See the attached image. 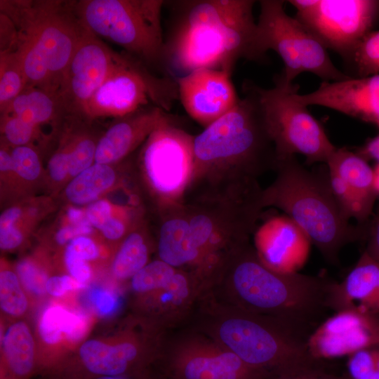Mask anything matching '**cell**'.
<instances>
[{"instance_id": "16", "label": "cell", "mask_w": 379, "mask_h": 379, "mask_svg": "<svg viewBox=\"0 0 379 379\" xmlns=\"http://www.w3.org/2000/svg\"><path fill=\"white\" fill-rule=\"evenodd\" d=\"M230 75L223 69L199 68L175 79L182 106L204 128L228 113L239 100Z\"/></svg>"}, {"instance_id": "53", "label": "cell", "mask_w": 379, "mask_h": 379, "mask_svg": "<svg viewBox=\"0 0 379 379\" xmlns=\"http://www.w3.org/2000/svg\"><path fill=\"white\" fill-rule=\"evenodd\" d=\"M92 379H147L140 375H138L135 378L133 375L131 378H129L128 375H121V376H99L93 378Z\"/></svg>"}, {"instance_id": "43", "label": "cell", "mask_w": 379, "mask_h": 379, "mask_svg": "<svg viewBox=\"0 0 379 379\" xmlns=\"http://www.w3.org/2000/svg\"><path fill=\"white\" fill-rule=\"evenodd\" d=\"M92 231V225L87 219L79 224L61 228L57 232L55 239L59 244H65L81 235L90 234Z\"/></svg>"}, {"instance_id": "48", "label": "cell", "mask_w": 379, "mask_h": 379, "mask_svg": "<svg viewBox=\"0 0 379 379\" xmlns=\"http://www.w3.org/2000/svg\"><path fill=\"white\" fill-rule=\"evenodd\" d=\"M125 230L126 227L124 223L112 217L101 230L105 237L112 240L121 238L124 235Z\"/></svg>"}, {"instance_id": "27", "label": "cell", "mask_w": 379, "mask_h": 379, "mask_svg": "<svg viewBox=\"0 0 379 379\" xmlns=\"http://www.w3.org/2000/svg\"><path fill=\"white\" fill-rule=\"evenodd\" d=\"M115 177L109 165L95 163L75 176L66 188V196L77 204L91 202L113 185Z\"/></svg>"}, {"instance_id": "40", "label": "cell", "mask_w": 379, "mask_h": 379, "mask_svg": "<svg viewBox=\"0 0 379 379\" xmlns=\"http://www.w3.org/2000/svg\"><path fill=\"white\" fill-rule=\"evenodd\" d=\"M84 286V284H81L72 277L67 275L55 276L48 279L46 291L53 296L59 297L68 291L80 288Z\"/></svg>"}, {"instance_id": "46", "label": "cell", "mask_w": 379, "mask_h": 379, "mask_svg": "<svg viewBox=\"0 0 379 379\" xmlns=\"http://www.w3.org/2000/svg\"><path fill=\"white\" fill-rule=\"evenodd\" d=\"M22 241V235L13 224L0 225V247L9 250L18 246Z\"/></svg>"}, {"instance_id": "34", "label": "cell", "mask_w": 379, "mask_h": 379, "mask_svg": "<svg viewBox=\"0 0 379 379\" xmlns=\"http://www.w3.org/2000/svg\"><path fill=\"white\" fill-rule=\"evenodd\" d=\"M13 170L21 178L32 180L41 171L38 155L31 147L22 145L16 147L11 153Z\"/></svg>"}, {"instance_id": "20", "label": "cell", "mask_w": 379, "mask_h": 379, "mask_svg": "<svg viewBox=\"0 0 379 379\" xmlns=\"http://www.w3.org/2000/svg\"><path fill=\"white\" fill-rule=\"evenodd\" d=\"M169 117L157 106H146L121 118L97 143L95 163L108 165L124 158Z\"/></svg>"}, {"instance_id": "1", "label": "cell", "mask_w": 379, "mask_h": 379, "mask_svg": "<svg viewBox=\"0 0 379 379\" xmlns=\"http://www.w3.org/2000/svg\"><path fill=\"white\" fill-rule=\"evenodd\" d=\"M194 136V167L185 197L230 190L274 168V144L253 92Z\"/></svg>"}, {"instance_id": "38", "label": "cell", "mask_w": 379, "mask_h": 379, "mask_svg": "<svg viewBox=\"0 0 379 379\" xmlns=\"http://www.w3.org/2000/svg\"><path fill=\"white\" fill-rule=\"evenodd\" d=\"M65 262L72 277L81 284L86 285L91 277V270L86 260L66 250Z\"/></svg>"}, {"instance_id": "32", "label": "cell", "mask_w": 379, "mask_h": 379, "mask_svg": "<svg viewBox=\"0 0 379 379\" xmlns=\"http://www.w3.org/2000/svg\"><path fill=\"white\" fill-rule=\"evenodd\" d=\"M0 305L5 312L13 316L24 313L27 306L18 278L8 270L0 274Z\"/></svg>"}, {"instance_id": "33", "label": "cell", "mask_w": 379, "mask_h": 379, "mask_svg": "<svg viewBox=\"0 0 379 379\" xmlns=\"http://www.w3.org/2000/svg\"><path fill=\"white\" fill-rule=\"evenodd\" d=\"M97 144L90 138L78 141L67 154L69 162V174L77 176L90 166L95 160Z\"/></svg>"}, {"instance_id": "37", "label": "cell", "mask_w": 379, "mask_h": 379, "mask_svg": "<svg viewBox=\"0 0 379 379\" xmlns=\"http://www.w3.org/2000/svg\"><path fill=\"white\" fill-rule=\"evenodd\" d=\"M34 125L15 116H7L4 126V135L11 144L22 146L31 139Z\"/></svg>"}, {"instance_id": "24", "label": "cell", "mask_w": 379, "mask_h": 379, "mask_svg": "<svg viewBox=\"0 0 379 379\" xmlns=\"http://www.w3.org/2000/svg\"><path fill=\"white\" fill-rule=\"evenodd\" d=\"M59 110L65 109L57 94L41 88H26L4 112L36 126L49 121Z\"/></svg>"}, {"instance_id": "55", "label": "cell", "mask_w": 379, "mask_h": 379, "mask_svg": "<svg viewBox=\"0 0 379 379\" xmlns=\"http://www.w3.org/2000/svg\"><path fill=\"white\" fill-rule=\"evenodd\" d=\"M376 367L379 370V347H376Z\"/></svg>"}, {"instance_id": "13", "label": "cell", "mask_w": 379, "mask_h": 379, "mask_svg": "<svg viewBox=\"0 0 379 379\" xmlns=\"http://www.w3.org/2000/svg\"><path fill=\"white\" fill-rule=\"evenodd\" d=\"M168 379H269L270 372L253 368L214 339L185 338L166 358Z\"/></svg>"}, {"instance_id": "12", "label": "cell", "mask_w": 379, "mask_h": 379, "mask_svg": "<svg viewBox=\"0 0 379 379\" xmlns=\"http://www.w3.org/2000/svg\"><path fill=\"white\" fill-rule=\"evenodd\" d=\"M296 17L328 49L347 62L379 15L376 0H291Z\"/></svg>"}, {"instance_id": "15", "label": "cell", "mask_w": 379, "mask_h": 379, "mask_svg": "<svg viewBox=\"0 0 379 379\" xmlns=\"http://www.w3.org/2000/svg\"><path fill=\"white\" fill-rule=\"evenodd\" d=\"M120 56L88 31L76 48L59 87L58 95L65 110L82 114Z\"/></svg>"}, {"instance_id": "4", "label": "cell", "mask_w": 379, "mask_h": 379, "mask_svg": "<svg viewBox=\"0 0 379 379\" xmlns=\"http://www.w3.org/2000/svg\"><path fill=\"white\" fill-rule=\"evenodd\" d=\"M212 338L247 365L274 376L322 368L307 338L277 319L237 307L214 322Z\"/></svg>"}, {"instance_id": "29", "label": "cell", "mask_w": 379, "mask_h": 379, "mask_svg": "<svg viewBox=\"0 0 379 379\" xmlns=\"http://www.w3.org/2000/svg\"><path fill=\"white\" fill-rule=\"evenodd\" d=\"M27 88V80L15 51L1 52L0 109L4 112L11 102Z\"/></svg>"}, {"instance_id": "10", "label": "cell", "mask_w": 379, "mask_h": 379, "mask_svg": "<svg viewBox=\"0 0 379 379\" xmlns=\"http://www.w3.org/2000/svg\"><path fill=\"white\" fill-rule=\"evenodd\" d=\"M257 22V45L264 57L267 51H275L284 67L280 74L287 84L302 72H310L324 81H343L351 77L338 69L331 61L327 48L297 18L284 11V1H260Z\"/></svg>"}, {"instance_id": "30", "label": "cell", "mask_w": 379, "mask_h": 379, "mask_svg": "<svg viewBox=\"0 0 379 379\" xmlns=\"http://www.w3.org/2000/svg\"><path fill=\"white\" fill-rule=\"evenodd\" d=\"M177 269L159 259L147 263L131 278V286L138 293H154L172 279Z\"/></svg>"}, {"instance_id": "45", "label": "cell", "mask_w": 379, "mask_h": 379, "mask_svg": "<svg viewBox=\"0 0 379 379\" xmlns=\"http://www.w3.org/2000/svg\"><path fill=\"white\" fill-rule=\"evenodd\" d=\"M48 171L51 178L55 181L63 180L69 173L68 157L66 153L59 152L51 158Z\"/></svg>"}, {"instance_id": "23", "label": "cell", "mask_w": 379, "mask_h": 379, "mask_svg": "<svg viewBox=\"0 0 379 379\" xmlns=\"http://www.w3.org/2000/svg\"><path fill=\"white\" fill-rule=\"evenodd\" d=\"M326 164L330 171L345 182L371 217L378 195L375 186L374 171L367 160L359 154L343 147L336 148Z\"/></svg>"}, {"instance_id": "28", "label": "cell", "mask_w": 379, "mask_h": 379, "mask_svg": "<svg viewBox=\"0 0 379 379\" xmlns=\"http://www.w3.org/2000/svg\"><path fill=\"white\" fill-rule=\"evenodd\" d=\"M148 247L138 232L130 233L124 241L113 262L112 270L119 279L132 278L147 264Z\"/></svg>"}, {"instance_id": "8", "label": "cell", "mask_w": 379, "mask_h": 379, "mask_svg": "<svg viewBox=\"0 0 379 379\" xmlns=\"http://www.w3.org/2000/svg\"><path fill=\"white\" fill-rule=\"evenodd\" d=\"M162 0H84L74 3L84 27L124 48L145 66L168 73L161 27Z\"/></svg>"}, {"instance_id": "17", "label": "cell", "mask_w": 379, "mask_h": 379, "mask_svg": "<svg viewBox=\"0 0 379 379\" xmlns=\"http://www.w3.org/2000/svg\"><path fill=\"white\" fill-rule=\"evenodd\" d=\"M295 98L301 104L326 107L379 128V74L324 81L314 91Z\"/></svg>"}, {"instance_id": "22", "label": "cell", "mask_w": 379, "mask_h": 379, "mask_svg": "<svg viewBox=\"0 0 379 379\" xmlns=\"http://www.w3.org/2000/svg\"><path fill=\"white\" fill-rule=\"evenodd\" d=\"M80 361L86 372L99 376L129 375L139 368V350L131 342L108 345L91 340L79 350Z\"/></svg>"}, {"instance_id": "21", "label": "cell", "mask_w": 379, "mask_h": 379, "mask_svg": "<svg viewBox=\"0 0 379 379\" xmlns=\"http://www.w3.org/2000/svg\"><path fill=\"white\" fill-rule=\"evenodd\" d=\"M379 287V262L365 251L345 279L334 281L328 298V307L335 312L355 305L376 312ZM377 313V312H376Z\"/></svg>"}, {"instance_id": "3", "label": "cell", "mask_w": 379, "mask_h": 379, "mask_svg": "<svg viewBox=\"0 0 379 379\" xmlns=\"http://www.w3.org/2000/svg\"><path fill=\"white\" fill-rule=\"evenodd\" d=\"M328 168V167H327ZM277 176L262 190L264 208L282 210L308 236L324 258L338 262L340 250L347 244L367 237L368 225H352L332 191L328 169L309 171L295 157L275 161Z\"/></svg>"}, {"instance_id": "51", "label": "cell", "mask_w": 379, "mask_h": 379, "mask_svg": "<svg viewBox=\"0 0 379 379\" xmlns=\"http://www.w3.org/2000/svg\"><path fill=\"white\" fill-rule=\"evenodd\" d=\"M67 216L72 225L79 224L88 219L86 215L81 210L77 208H69L67 211Z\"/></svg>"}, {"instance_id": "5", "label": "cell", "mask_w": 379, "mask_h": 379, "mask_svg": "<svg viewBox=\"0 0 379 379\" xmlns=\"http://www.w3.org/2000/svg\"><path fill=\"white\" fill-rule=\"evenodd\" d=\"M1 13L18 28L15 51L20 58L46 68L58 93L64 73L88 32L74 7L60 1H1Z\"/></svg>"}, {"instance_id": "54", "label": "cell", "mask_w": 379, "mask_h": 379, "mask_svg": "<svg viewBox=\"0 0 379 379\" xmlns=\"http://www.w3.org/2000/svg\"><path fill=\"white\" fill-rule=\"evenodd\" d=\"M374 171V179H375V189L378 193V195H379V162L375 169Z\"/></svg>"}, {"instance_id": "31", "label": "cell", "mask_w": 379, "mask_h": 379, "mask_svg": "<svg viewBox=\"0 0 379 379\" xmlns=\"http://www.w3.org/2000/svg\"><path fill=\"white\" fill-rule=\"evenodd\" d=\"M347 62L358 77L379 74V30L371 31L362 39Z\"/></svg>"}, {"instance_id": "35", "label": "cell", "mask_w": 379, "mask_h": 379, "mask_svg": "<svg viewBox=\"0 0 379 379\" xmlns=\"http://www.w3.org/2000/svg\"><path fill=\"white\" fill-rule=\"evenodd\" d=\"M347 375L351 379H361L376 367V347L359 350L350 356L347 362Z\"/></svg>"}, {"instance_id": "7", "label": "cell", "mask_w": 379, "mask_h": 379, "mask_svg": "<svg viewBox=\"0 0 379 379\" xmlns=\"http://www.w3.org/2000/svg\"><path fill=\"white\" fill-rule=\"evenodd\" d=\"M257 22L253 11L215 18L192 27L170 30L165 39L166 62L183 75L199 68L226 70L244 58L262 60L257 45ZM172 77V76H171Z\"/></svg>"}, {"instance_id": "19", "label": "cell", "mask_w": 379, "mask_h": 379, "mask_svg": "<svg viewBox=\"0 0 379 379\" xmlns=\"http://www.w3.org/2000/svg\"><path fill=\"white\" fill-rule=\"evenodd\" d=\"M157 250L160 260L187 271L201 281L214 274L192 234L183 205L163 214Z\"/></svg>"}, {"instance_id": "11", "label": "cell", "mask_w": 379, "mask_h": 379, "mask_svg": "<svg viewBox=\"0 0 379 379\" xmlns=\"http://www.w3.org/2000/svg\"><path fill=\"white\" fill-rule=\"evenodd\" d=\"M194 136L174 125L172 117L147 138L141 154L142 170L162 214L183 205L194 167Z\"/></svg>"}, {"instance_id": "56", "label": "cell", "mask_w": 379, "mask_h": 379, "mask_svg": "<svg viewBox=\"0 0 379 379\" xmlns=\"http://www.w3.org/2000/svg\"><path fill=\"white\" fill-rule=\"evenodd\" d=\"M375 312H376L377 313H379V287H378V296H377V302H376Z\"/></svg>"}, {"instance_id": "47", "label": "cell", "mask_w": 379, "mask_h": 379, "mask_svg": "<svg viewBox=\"0 0 379 379\" xmlns=\"http://www.w3.org/2000/svg\"><path fill=\"white\" fill-rule=\"evenodd\" d=\"M91 300L100 314H107L116 307L115 297L109 291L97 289L91 295Z\"/></svg>"}, {"instance_id": "50", "label": "cell", "mask_w": 379, "mask_h": 379, "mask_svg": "<svg viewBox=\"0 0 379 379\" xmlns=\"http://www.w3.org/2000/svg\"><path fill=\"white\" fill-rule=\"evenodd\" d=\"M21 210L16 207H12L5 211L0 217V225L14 224L20 218Z\"/></svg>"}, {"instance_id": "26", "label": "cell", "mask_w": 379, "mask_h": 379, "mask_svg": "<svg viewBox=\"0 0 379 379\" xmlns=\"http://www.w3.org/2000/svg\"><path fill=\"white\" fill-rule=\"evenodd\" d=\"M87 330V319L81 314L72 313L60 306L47 308L43 313L39 333L48 344L58 343L62 333L70 341H78Z\"/></svg>"}, {"instance_id": "41", "label": "cell", "mask_w": 379, "mask_h": 379, "mask_svg": "<svg viewBox=\"0 0 379 379\" xmlns=\"http://www.w3.org/2000/svg\"><path fill=\"white\" fill-rule=\"evenodd\" d=\"M66 250L86 261L95 259L98 256V250L93 241L83 236L72 240Z\"/></svg>"}, {"instance_id": "25", "label": "cell", "mask_w": 379, "mask_h": 379, "mask_svg": "<svg viewBox=\"0 0 379 379\" xmlns=\"http://www.w3.org/2000/svg\"><path fill=\"white\" fill-rule=\"evenodd\" d=\"M3 349L11 372L18 378H26L32 371L34 362V341L27 325L17 322L7 330Z\"/></svg>"}, {"instance_id": "14", "label": "cell", "mask_w": 379, "mask_h": 379, "mask_svg": "<svg viewBox=\"0 0 379 379\" xmlns=\"http://www.w3.org/2000/svg\"><path fill=\"white\" fill-rule=\"evenodd\" d=\"M307 346L319 361L379 347V313L356 304L335 312L312 332Z\"/></svg>"}, {"instance_id": "36", "label": "cell", "mask_w": 379, "mask_h": 379, "mask_svg": "<svg viewBox=\"0 0 379 379\" xmlns=\"http://www.w3.org/2000/svg\"><path fill=\"white\" fill-rule=\"evenodd\" d=\"M18 277L24 286L35 295H42L46 291L48 279L46 274L32 262L24 260L17 265Z\"/></svg>"}, {"instance_id": "6", "label": "cell", "mask_w": 379, "mask_h": 379, "mask_svg": "<svg viewBox=\"0 0 379 379\" xmlns=\"http://www.w3.org/2000/svg\"><path fill=\"white\" fill-rule=\"evenodd\" d=\"M262 190L256 182L185 199L192 234L214 274L234 251L249 242L264 208Z\"/></svg>"}, {"instance_id": "39", "label": "cell", "mask_w": 379, "mask_h": 379, "mask_svg": "<svg viewBox=\"0 0 379 379\" xmlns=\"http://www.w3.org/2000/svg\"><path fill=\"white\" fill-rule=\"evenodd\" d=\"M86 215L91 224L101 230L112 218L110 205L104 200L97 201L88 207Z\"/></svg>"}, {"instance_id": "49", "label": "cell", "mask_w": 379, "mask_h": 379, "mask_svg": "<svg viewBox=\"0 0 379 379\" xmlns=\"http://www.w3.org/2000/svg\"><path fill=\"white\" fill-rule=\"evenodd\" d=\"M358 154L366 160L373 159L379 162V135L370 140Z\"/></svg>"}, {"instance_id": "44", "label": "cell", "mask_w": 379, "mask_h": 379, "mask_svg": "<svg viewBox=\"0 0 379 379\" xmlns=\"http://www.w3.org/2000/svg\"><path fill=\"white\" fill-rule=\"evenodd\" d=\"M366 241L367 244L364 251L379 262V209L368 222Z\"/></svg>"}, {"instance_id": "2", "label": "cell", "mask_w": 379, "mask_h": 379, "mask_svg": "<svg viewBox=\"0 0 379 379\" xmlns=\"http://www.w3.org/2000/svg\"><path fill=\"white\" fill-rule=\"evenodd\" d=\"M225 278L237 307L270 317L309 338V331L329 310L334 280L328 276L275 271L259 258L249 242L234 251L217 278Z\"/></svg>"}, {"instance_id": "9", "label": "cell", "mask_w": 379, "mask_h": 379, "mask_svg": "<svg viewBox=\"0 0 379 379\" xmlns=\"http://www.w3.org/2000/svg\"><path fill=\"white\" fill-rule=\"evenodd\" d=\"M255 94L274 146L276 160L300 154L306 163H327L335 147L321 124L295 95L299 87L277 76L274 86L263 88L245 82Z\"/></svg>"}, {"instance_id": "18", "label": "cell", "mask_w": 379, "mask_h": 379, "mask_svg": "<svg viewBox=\"0 0 379 379\" xmlns=\"http://www.w3.org/2000/svg\"><path fill=\"white\" fill-rule=\"evenodd\" d=\"M255 250L261 261L280 272H298L305 263L311 241L288 216L268 218L254 232Z\"/></svg>"}, {"instance_id": "52", "label": "cell", "mask_w": 379, "mask_h": 379, "mask_svg": "<svg viewBox=\"0 0 379 379\" xmlns=\"http://www.w3.org/2000/svg\"><path fill=\"white\" fill-rule=\"evenodd\" d=\"M0 169L4 172L13 170L11 155L4 149L0 151Z\"/></svg>"}, {"instance_id": "42", "label": "cell", "mask_w": 379, "mask_h": 379, "mask_svg": "<svg viewBox=\"0 0 379 379\" xmlns=\"http://www.w3.org/2000/svg\"><path fill=\"white\" fill-rule=\"evenodd\" d=\"M269 379H351L347 374L336 375L324 371L322 368H317L273 376Z\"/></svg>"}]
</instances>
